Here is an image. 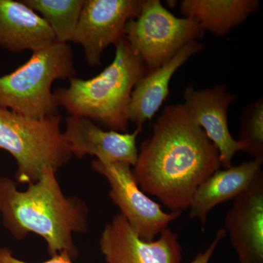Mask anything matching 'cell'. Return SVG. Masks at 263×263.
Wrapping results in <instances>:
<instances>
[{
  "label": "cell",
  "instance_id": "6da1fadb",
  "mask_svg": "<svg viewBox=\"0 0 263 263\" xmlns=\"http://www.w3.org/2000/svg\"><path fill=\"white\" fill-rule=\"evenodd\" d=\"M220 167L215 145L181 103L164 108L132 171L143 193L171 212L183 213L200 185Z\"/></svg>",
  "mask_w": 263,
  "mask_h": 263
},
{
  "label": "cell",
  "instance_id": "7a4b0ae2",
  "mask_svg": "<svg viewBox=\"0 0 263 263\" xmlns=\"http://www.w3.org/2000/svg\"><path fill=\"white\" fill-rule=\"evenodd\" d=\"M56 174L45 167L39 180L24 191L14 180L0 177V216L15 239L34 233L46 240L51 257L65 252L76 260L79 250L73 235L89 230V208L79 197L64 195Z\"/></svg>",
  "mask_w": 263,
  "mask_h": 263
},
{
  "label": "cell",
  "instance_id": "3957f363",
  "mask_svg": "<svg viewBox=\"0 0 263 263\" xmlns=\"http://www.w3.org/2000/svg\"><path fill=\"white\" fill-rule=\"evenodd\" d=\"M115 47L113 61L100 74L89 79L70 78L68 87L59 88L53 95L59 108L69 115L126 133L132 92L148 70L125 37Z\"/></svg>",
  "mask_w": 263,
  "mask_h": 263
},
{
  "label": "cell",
  "instance_id": "277c9868",
  "mask_svg": "<svg viewBox=\"0 0 263 263\" xmlns=\"http://www.w3.org/2000/svg\"><path fill=\"white\" fill-rule=\"evenodd\" d=\"M61 122L60 114L35 119L0 107V149L15 159L17 182L35 183L45 167L57 172L70 162Z\"/></svg>",
  "mask_w": 263,
  "mask_h": 263
},
{
  "label": "cell",
  "instance_id": "5b68a950",
  "mask_svg": "<svg viewBox=\"0 0 263 263\" xmlns=\"http://www.w3.org/2000/svg\"><path fill=\"white\" fill-rule=\"evenodd\" d=\"M75 75L72 48L57 41L32 53L13 72L0 76V107L35 119L57 115L60 113L52 85Z\"/></svg>",
  "mask_w": 263,
  "mask_h": 263
},
{
  "label": "cell",
  "instance_id": "8992f818",
  "mask_svg": "<svg viewBox=\"0 0 263 263\" xmlns=\"http://www.w3.org/2000/svg\"><path fill=\"white\" fill-rule=\"evenodd\" d=\"M204 34L195 20L178 18L160 0H144L140 14L124 29V37L148 72L169 61L188 43L198 42Z\"/></svg>",
  "mask_w": 263,
  "mask_h": 263
},
{
  "label": "cell",
  "instance_id": "52a82bcc",
  "mask_svg": "<svg viewBox=\"0 0 263 263\" xmlns=\"http://www.w3.org/2000/svg\"><path fill=\"white\" fill-rule=\"evenodd\" d=\"M91 168L106 179L109 197L141 239L152 241L168 228L182 212L166 213L140 189L132 166L126 162H103L95 160Z\"/></svg>",
  "mask_w": 263,
  "mask_h": 263
},
{
  "label": "cell",
  "instance_id": "ba28073f",
  "mask_svg": "<svg viewBox=\"0 0 263 263\" xmlns=\"http://www.w3.org/2000/svg\"><path fill=\"white\" fill-rule=\"evenodd\" d=\"M144 0H84L72 43L80 45L88 65H101L105 48L124 37L129 21L138 16Z\"/></svg>",
  "mask_w": 263,
  "mask_h": 263
},
{
  "label": "cell",
  "instance_id": "9c48e42d",
  "mask_svg": "<svg viewBox=\"0 0 263 263\" xmlns=\"http://www.w3.org/2000/svg\"><path fill=\"white\" fill-rule=\"evenodd\" d=\"M105 263H181L182 248L169 228L157 240L141 239L120 214L105 224L99 240Z\"/></svg>",
  "mask_w": 263,
  "mask_h": 263
},
{
  "label": "cell",
  "instance_id": "30bf717a",
  "mask_svg": "<svg viewBox=\"0 0 263 263\" xmlns=\"http://www.w3.org/2000/svg\"><path fill=\"white\" fill-rule=\"evenodd\" d=\"M236 98L226 85L202 90L189 85L183 91L185 108L215 145L224 168L233 166L237 152L245 151V146L231 136L228 127V109Z\"/></svg>",
  "mask_w": 263,
  "mask_h": 263
},
{
  "label": "cell",
  "instance_id": "8fae6325",
  "mask_svg": "<svg viewBox=\"0 0 263 263\" xmlns=\"http://www.w3.org/2000/svg\"><path fill=\"white\" fill-rule=\"evenodd\" d=\"M142 129L137 127L131 133L105 131L91 119L69 116L63 133L72 157L95 156L101 162H126L133 167L138 159L137 138Z\"/></svg>",
  "mask_w": 263,
  "mask_h": 263
},
{
  "label": "cell",
  "instance_id": "7c38bea8",
  "mask_svg": "<svg viewBox=\"0 0 263 263\" xmlns=\"http://www.w3.org/2000/svg\"><path fill=\"white\" fill-rule=\"evenodd\" d=\"M226 230L239 263H263V173L235 199Z\"/></svg>",
  "mask_w": 263,
  "mask_h": 263
},
{
  "label": "cell",
  "instance_id": "4fadbf2b",
  "mask_svg": "<svg viewBox=\"0 0 263 263\" xmlns=\"http://www.w3.org/2000/svg\"><path fill=\"white\" fill-rule=\"evenodd\" d=\"M56 42L46 21L23 2L0 0V47L12 53H34Z\"/></svg>",
  "mask_w": 263,
  "mask_h": 263
},
{
  "label": "cell",
  "instance_id": "5bb4252c",
  "mask_svg": "<svg viewBox=\"0 0 263 263\" xmlns=\"http://www.w3.org/2000/svg\"><path fill=\"white\" fill-rule=\"evenodd\" d=\"M203 50L200 43H188L169 61L149 71L137 83L132 92L128 116L129 122L143 128L157 114L169 95L170 82L180 67Z\"/></svg>",
  "mask_w": 263,
  "mask_h": 263
},
{
  "label": "cell",
  "instance_id": "9a60e30c",
  "mask_svg": "<svg viewBox=\"0 0 263 263\" xmlns=\"http://www.w3.org/2000/svg\"><path fill=\"white\" fill-rule=\"evenodd\" d=\"M262 162L253 160L216 171L200 185L194 195L189 208L190 217L198 219L203 229L211 211L219 204L235 200L247 190L262 172Z\"/></svg>",
  "mask_w": 263,
  "mask_h": 263
},
{
  "label": "cell",
  "instance_id": "2e32d148",
  "mask_svg": "<svg viewBox=\"0 0 263 263\" xmlns=\"http://www.w3.org/2000/svg\"><path fill=\"white\" fill-rule=\"evenodd\" d=\"M258 0H182L180 13L193 19L204 32L221 37L249 18L258 9Z\"/></svg>",
  "mask_w": 263,
  "mask_h": 263
},
{
  "label": "cell",
  "instance_id": "e0dca14e",
  "mask_svg": "<svg viewBox=\"0 0 263 263\" xmlns=\"http://www.w3.org/2000/svg\"><path fill=\"white\" fill-rule=\"evenodd\" d=\"M51 27L57 42H72L84 0H22Z\"/></svg>",
  "mask_w": 263,
  "mask_h": 263
},
{
  "label": "cell",
  "instance_id": "ac0fdd59",
  "mask_svg": "<svg viewBox=\"0 0 263 263\" xmlns=\"http://www.w3.org/2000/svg\"><path fill=\"white\" fill-rule=\"evenodd\" d=\"M254 160L263 162V98L248 104L240 117L239 140Z\"/></svg>",
  "mask_w": 263,
  "mask_h": 263
},
{
  "label": "cell",
  "instance_id": "d6986e66",
  "mask_svg": "<svg viewBox=\"0 0 263 263\" xmlns=\"http://www.w3.org/2000/svg\"><path fill=\"white\" fill-rule=\"evenodd\" d=\"M74 260L71 258L70 256L65 252L59 253L56 255L52 256L51 258L45 262L38 263H74ZM0 263H32L26 262L22 259L17 258L13 254L11 249L8 247H1L0 248Z\"/></svg>",
  "mask_w": 263,
  "mask_h": 263
},
{
  "label": "cell",
  "instance_id": "ffe728a7",
  "mask_svg": "<svg viewBox=\"0 0 263 263\" xmlns=\"http://www.w3.org/2000/svg\"><path fill=\"white\" fill-rule=\"evenodd\" d=\"M227 235L226 230L224 228H221L216 232L215 237L212 240L211 245L203 252H200L197 254L196 257L191 262L188 263H209L214 255V252L216 251V247L220 243L221 240L223 239Z\"/></svg>",
  "mask_w": 263,
  "mask_h": 263
}]
</instances>
